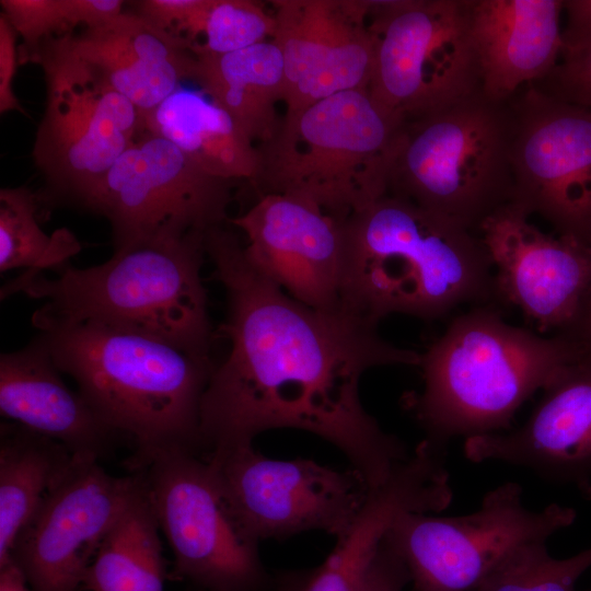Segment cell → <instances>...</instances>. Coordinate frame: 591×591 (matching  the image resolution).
<instances>
[{
    "label": "cell",
    "mask_w": 591,
    "mask_h": 591,
    "mask_svg": "<svg viewBox=\"0 0 591 591\" xmlns=\"http://www.w3.org/2000/svg\"><path fill=\"white\" fill-rule=\"evenodd\" d=\"M205 251L227 293L219 332L230 347L201 399V452L253 444L270 429H299L338 448L370 489L384 484L410 453L364 409L360 380L374 367L419 366L421 354L385 340L376 323L297 301L223 225L205 233Z\"/></svg>",
    "instance_id": "obj_1"
},
{
    "label": "cell",
    "mask_w": 591,
    "mask_h": 591,
    "mask_svg": "<svg viewBox=\"0 0 591 591\" xmlns=\"http://www.w3.org/2000/svg\"><path fill=\"white\" fill-rule=\"evenodd\" d=\"M341 310L379 324L390 314L422 320L496 297L478 233L386 194L343 222Z\"/></svg>",
    "instance_id": "obj_2"
},
{
    "label": "cell",
    "mask_w": 591,
    "mask_h": 591,
    "mask_svg": "<svg viewBox=\"0 0 591 591\" xmlns=\"http://www.w3.org/2000/svg\"><path fill=\"white\" fill-rule=\"evenodd\" d=\"M40 331L55 364L100 419L134 440L125 465L142 471L162 451L201 453L200 405L213 361L139 333L93 322Z\"/></svg>",
    "instance_id": "obj_3"
},
{
    "label": "cell",
    "mask_w": 591,
    "mask_h": 591,
    "mask_svg": "<svg viewBox=\"0 0 591 591\" xmlns=\"http://www.w3.org/2000/svg\"><path fill=\"white\" fill-rule=\"evenodd\" d=\"M205 233L158 240L114 251L107 262L86 268L22 273L1 288L42 300L32 324L93 322L139 333L185 351L210 357L215 333L201 280Z\"/></svg>",
    "instance_id": "obj_4"
},
{
    "label": "cell",
    "mask_w": 591,
    "mask_h": 591,
    "mask_svg": "<svg viewBox=\"0 0 591 591\" xmlns=\"http://www.w3.org/2000/svg\"><path fill=\"white\" fill-rule=\"evenodd\" d=\"M589 356L564 334L541 336L507 323L489 304L474 305L421 354L424 387L406 404L425 439L443 449L453 437L508 428L528 398Z\"/></svg>",
    "instance_id": "obj_5"
},
{
    "label": "cell",
    "mask_w": 591,
    "mask_h": 591,
    "mask_svg": "<svg viewBox=\"0 0 591 591\" xmlns=\"http://www.w3.org/2000/svg\"><path fill=\"white\" fill-rule=\"evenodd\" d=\"M401 119L368 90L340 92L286 113L273 136L256 144L257 196L309 202L338 220L386 195Z\"/></svg>",
    "instance_id": "obj_6"
},
{
    "label": "cell",
    "mask_w": 591,
    "mask_h": 591,
    "mask_svg": "<svg viewBox=\"0 0 591 591\" xmlns=\"http://www.w3.org/2000/svg\"><path fill=\"white\" fill-rule=\"evenodd\" d=\"M512 109L478 91L403 119L387 193L477 232L512 201Z\"/></svg>",
    "instance_id": "obj_7"
},
{
    "label": "cell",
    "mask_w": 591,
    "mask_h": 591,
    "mask_svg": "<svg viewBox=\"0 0 591 591\" xmlns=\"http://www.w3.org/2000/svg\"><path fill=\"white\" fill-rule=\"evenodd\" d=\"M43 68L46 105L32 155L46 179L39 200L82 207L142 130L140 112L69 48L46 38L34 60Z\"/></svg>",
    "instance_id": "obj_8"
},
{
    "label": "cell",
    "mask_w": 591,
    "mask_h": 591,
    "mask_svg": "<svg viewBox=\"0 0 591 591\" xmlns=\"http://www.w3.org/2000/svg\"><path fill=\"white\" fill-rule=\"evenodd\" d=\"M140 473L173 553L172 580L200 591L298 588V576H277L265 567L258 544L232 518L207 459L183 449L162 451Z\"/></svg>",
    "instance_id": "obj_9"
},
{
    "label": "cell",
    "mask_w": 591,
    "mask_h": 591,
    "mask_svg": "<svg viewBox=\"0 0 591 591\" xmlns=\"http://www.w3.org/2000/svg\"><path fill=\"white\" fill-rule=\"evenodd\" d=\"M372 100L401 120L480 91L470 0L370 1Z\"/></svg>",
    "instance_id": "obj_10"
},
{
    "label": "cell",
    "mask_w": 591,
    "mask_h": 591,
    "mask_svg": "<svg viewBox=\"0 0 591 591\" xmlns=\"http://www.w3.org/2000/svg\"><path fill=\"white\" fill-rule=\"evenodd\" d=\"M513 482L488 491L480 508L455 517L405 511L384 540L404 561L416 591H474L511 555L572 524L576 511L552 503L532 511Z\"/></svg>",
    "instance_id": "obj_11"
},
{
    "label": "cell",
    "mask_w": 591,
    "mask_h": 591,
    "mask_svg": "<svg viewBox=\"0 0 591 591\" xmlns=\"http://www.w3.org/2000/svg\"><path fill=\"white\" fill-rule=\"evenodd\" d=\"M235 184L204 172L175 144L142 129L82 207L106 218L117 251L223 225Z\"/></svg>",
    "instance_id": "obj_12"
},
{
    "label": "cell",
    "mask_w": 591,
    "mask_h": 591,
    "mask_svg": "<svg viewBox=\"0 0 591 591\" xmlns=\"http://www.w3.org/2000/svg\"><path fill=\"white\" fill-rule=\"evenodd\" d=\"M206 459L235 523L257 544L311 530L339 540L371 490L354 467L336 470L302 457L274 460L253 444L213 451Z\"/></svg>",
    "instance_id": "obj_13"
},
{
    "label": "cell",
    "mask_w": 591,
    "mask_h": 591,
    "mask_svg": "<svg viewBox=\"0 0 591 591\" xmlns=\"http://www.w3.org/2000/svg\"><path fill=\"white\" fill-rule=\"evenodd\" d=\"M143 484L140 472L117 477L100 460L73 455L16 536L9 560L32 591H80L103 540Z\"/></svg>",
    "instance_id": "obj_14"
},
{
    "label": "cell",
    "mask_w": 591,
    "mask_h": 591,
    "mask_svg": "<svg viewBox=\"0 0 591 591\" xmlns=\"http://www.w3.org/2000/svg\"><path fill=\"white\" fill-rule=\"evenodd\" d=\"M512 204L591 236V111L530 88L512 108Z\"/></svg>",
    "instance_id": "obj_15"
},
{
    "label": "cell",
    "mask_w": 591,
    "mask_h": 591,
    "mask_svg": "<svg viewBox=\"0 0 591 591\" xmlns=\"http://www.w3.org/2000/svg\"><path fill=\"white\" fill-rule=\"evenodd\" d=\"M509 202L478 228L494 268L496 297L518 306L537 327L568 334L591 286V246L569 234L553 236Z\"/></svg>",
    "instance_id": "obj_16"
},
{
    "label": "cell",
    "mask_w": 591,
    "mask_h": 591,
    "mask_svg": "<svg viewBox=\"0 0 591 591\" xmlns=\"http://www.w3.org/2000/svg\"><path fill=\"white\" fill-rule=\"evenodd\" d=\"M275 42L283 58L287 113L334 94L368 90L374 61L370 1L275 0Z\"/></svg>",
    "instance_id": "obj_17"
},
{
    "label": "cell",
    "mask_w": 591,
    "mask_h": 591,
    "mask_svg": "<svg viewBox=\"0 0 591 591\" xmlns=\"http://www.w3.org/2000/svg\"><path fill=\"white\" fill-rule=\"evenodd\" d=\"M228 222L245 234L248 260L287 294L320 311L341 310L344 221L303 200L267 194Z\"/></svg>",
    "instance_id": "obj_18"
},
{
    "label": "cell",
    "mask_w": 591,
    "mask_h": 591,
    "mask_svg": "<svg viewBox=\"0 0 591 591\" xmlns=\"http://www.w3.org/2000/svg\"><path fill=\"white\" fill-rule=\"evenodd\" d=\"M464 454L473 462L526 467L591 498V356L564 369L543 390L521 427L466 438Z\"/></svg>",
    "instance_id": "obj_19"
},
{
    "label": "cell",
    "mask_w": 591,
    "mask_h": 591,
    "mask_svg": "<svg viewBox=\"0 0 591 591\" xmlns=\"http://www.w3.org/2000/svg\"><path fill=\"white\" fill-rule=\"evenodd\" d=\"M563 0H470V25L480 91L505 103L522 84L557 65Z\"/></svg>",
    "instance_id": "obj_20"
},
{
    "label": "cell",
    "mask_w": 591,
    "mask_h": 591,
    "mask_svg": "<svg viewBox=\"0 0 591 591\" xmlns=\"http://www.w3.org/2000/svg\"><path fill=\"white\" fill-rule=\"evenodd\" d=\"M0 413L65 445L72 455L101 460L117 432L62 380L44 340L0 356Z\"/></svg>",
    "instance_id": "obj_21"
},
{
    "label": "cell",
    "mask_w": 591,
    "mask_h": 591,
    "mask_svg": "<svg viewBox=\"0 0 591 591\" xmlns=\"http://www.w3.org/2000/svg\"><path fill=\"white\" fill-rule=\"evenodd\" d=\"M69 48L140 112H150L193 79L195 56L181 42L131 11L81 33L63 35Z\"/></svg>",
    "instance_id": "obj_22"
},
{
    "label": "cell",
    "mask_w": 591,
    "mask_h": 591,
    "mask_svg": "<svg viewBox=\"0 0 591 591\" xmlns=\"http://www.w3.org/2000/svg\"><path fill=\"white\" fill-rule=\"evenodd\" d=\"M142 129L175 144L204 172L250 182L257 170L256 144L204 91L183 85L141 114Z\"/></svg>",
    "instance_id": "obj_23"
},
{
    "label": "cell",
    "mask_w": 591,
    "mask_h": 591,
    "mask_svg": "<svg viewBox=\"0 0 591 591\" xmlns=\"http://www.w3.org/2000/svg\"><path fill=\"white\" fill-rule=\"evenodd\" d=\"M192 81L224 109L254 143L269 139L280 119L285 69L278 45L263 42L237 51L193 54Z\"/></svg>",
    "instance_id": "obj_24"
},
{
    "label": "cell",
    "mask_w": 591,
    "mask_h": 591,
    "mask_svg": "<svg viewBox=\"0 0 591 591\" xmlns=\"http://www.w3.org/2000/svg\"><path fill=\"white\" fill-rule=\"evenodd\" d=\"M73 455L61 443L16 422L0 428V566L48 489Z\"/></svg>",
    "instance_id": "obj_25"
},
{
    "label": "cell",
    "mask_w": 591,
    "mask_h": 591,
    "mask_svg": "<svg viewBox=\"0 0 591 591\" xmlns=\"http://www.w3.org/2000/svg\"><path fill=\"white\" fill-rule=\"evenodd\" d=\"M169 578L160 528L144 480L103 540L80 591H164Z\"/></svg>",
    "instance_id": "obj_26"
},
{
    "label": "cell",
    "mask_w": 591,
    "mask_h": 591,
    "mask_svg": "<svg viewBox=\"0 0 591 591\" xmlns=\"http://www.w3.org/2000/svg\"><path fill=\"white\" fill-rule=\"evenodd\" d=\"M39 196L25 186L0 189V271L58 270L81 251L68 228L47 234L37 222Z\"/></svg>",
    "instance_id": "obj_27"
},
{
    "label": "cell",
    "mask_w": 591,
    "mask_h": 591,
    "mask_svg": "<svg viewBox=\"0 0 591 591\" xmlns=\"http://www.w3.org/2000/svg\"><path fill=\"white\" fill-rule=\"evenodd\" d=\"M276 21L252 0H197L176 33L192 54L223 55L271 40Z\"/></svg>",
    "instance_id": "obj_28"
},
{
    "label": "cell",
    "mask_w": 591,
    "mask_h": 591,
    "mask_svg": "<svg viewBox=\"0 0 591 591\" xmlns=\"http://www.w3.org/2000/svg\"><path fill=\"white\" fill-rule=\"evenodd\" d=\"M121 0H1L2 13L18 35L20 65L33 62L48 37L71 34L78 26H102L124 12Z\"/></svg>",
    "instance_id": "obj_29"
},
{
    "label": "cell",
    "mask_w": 591,
    "mask_h": 591,
    "mask_svg": "<svg viewBox=\"0 0 591 591\" xmlns=\"http://www.w3.org/2000/svg\"><path fill=\"white\" fill-rule=\"evenodd\" d=\"M591 567V547L568 558L549 555L546 543L523 546L474 591H575Z\"/></svg>",
    "instance_id": "obj_30"
},
{
    "label": "cell",
    "mask_w": 591,
    "mask_h": 591,
    "mask_svg": "<svg viewBox=\"0 0 591 591\" xmlns=\"http://www.w3.org/2000/svg\"><path fill=\"white\" fill-rule=\"evenodd\" d=\"M546 80L544 91L591 111V31H563L560 57Z\"/></svg>",
    "instance_id": "obj_31"
},
{
    "label": "cell",
    "mask_w": 591,
    "mask_h": 591,
    "mask_svg": "<svg viewBox=\"0 0 591 591\" xmlns=\"http://www.w3.org/2000/svg\"><path fill=\"white\" fill-rule=\"evenodd\" d=\"M409 582L404 561L383 538L358 591H403Z\"/></svg>",
    "instance_id": "obj_32"
},
{
    "label": "cell",
    "mask_w": 591,
    "mask_h": 591,
    "mask_svg": "<svg viewBox=\"0 0 591 591\" xmlns=\"http://www.w3.org/2000/svg\"><path fill=\"white\" fill-rule=\"evenodd\" d=\"M18 33L1 12L0 14V113H25L13 91V80L20 65Z\"/></svg>",
    "instance_id": "obj_33"
},
{
    "label": "cell",
    "mask_w": 591,
    "mask_h": 591,
    "mask_svg": "<svg viewBox=\"0 0 591 591\" xmlns=\"http://www.w3.org/2000/svg\"><path fill=\"white\" fill-rule=\"evenodd\" d=\"M564 10L567 13L566 31H591V0L564 1Z\"/></svg>",
    "instance_id": "obj_34"
},
{
    "label": "cell",
    "mask_w": 591,
    "mask_h": 591,
    "mask_svg": "<svg viewBox=\"0 0 591 591\" xmlns=\"http://www.w3.org/2000/svg\"><path fill=\"white\" fill-rule=\"evenodd\" d=\"M591 246V236L589 239ZM566 336L572 338L591 356V286L582 308L581 314L572 327V329L566 334Z\"/></svg>",
    "instance_id": "obj_35"
},
{
    "label": "cell",
    "mask_w": 591,
    "mask_h": 591,
    "mask_svg": "<svg viewBox=\"0 0 591 591\" xmlns=\"http://www.w3.org/2000/svg\"><path fill=\"white\" fill-rule=\"evenodd\" d=\"M0 591H32L23 573L11 559L0 566Z\"/></svg>",
    "instance_id": "obj_36"
},
{
    "label": "cell",
    "mask_w": 591,
    "mask_h": 591,
    "mask_svg": "<svg viewBox=\"0 0 591 591\" xmlns=\"http://www.w3.org/2000/svg\"><path fill=\"white\" fill-rule=\"evenodd\" d=\"M188 591H200V590H196V589H190V588H189V590H188Z\"/></svg>",
    "instance_id": "obj_37"
}]
</instances>
